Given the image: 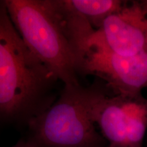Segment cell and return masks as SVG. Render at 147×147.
Masks as SVG:
<instances>
[{
  "label": "cell",
  "mask_w": 147,
  "mask_h": 147,
  "mask_svg": "<svg viewBox=\"0 0 147 147\" xmlns=\"http://www.w3.org/2000/svg\"><path fill=\"white\" fill-rule=\"evenodd\" d=\"M91 118L108 147H142L147 129V98L142 93L110 94L106 84L93 83Z\"/></svg>",
  "instance_id": "277c9868"
},
{
  "label": "cell",
  "mask_w": 147,
  "mask_h": 147,
  "mask_svg": "<svg viewBox=\"0 0 147 147\" xmlns=\"http://www.w3.org/2000/svg\"><path fill=\"white\" fill-rule=\"evenodd\" d=\"M127 1L121 0H67L73 10L87 20L97 30L107 18L121 10Z\"/></svg>",
  "instance_id": "52a82bcc"
},
{
  "label": "cell",
  "mask_w": 147,
  "mask_h": 147,
  "mask_svg": "<svg viewBox=\"0 0 147 147\" xmlns=\"http://www.w3.org/2000/svg\"><path fill=\"white\" fill-rule=\"evenodd\" d=\"M58 82L29 50L0 0V127L27 126L57 99Z\"/></svg>",
  "instance_id": "6da1fadb"
},
{
  "label": "cell",
  "mask_w": 147,
  "mask_h": 147,
  "mask_svg": "<svg viewBox=\"0 0 147 147\" xmlns=\"http://www.w3.org/2000/svg\"><path fill=\"white\" fill-rule=\"evenodd\" d=\"M33 55L64 85L78 84V59L54 0H4Z\"/></svg>",
  "instance_id": "7a4b0ae2"
},
{
  "label": "cell",
  "mask_w": 147,
  "mask_h": 147,
  "mask_svg": "<svg viewBox=\"0 0 147 147\" xmlns=\"http://www.w3.org/2000/svg\"><path fill=\"white\" fill-rule=\"evenodd\" d=\"M94 45L122 56L147 53V9L140 1H127L106 19L91 37Z\"/></svg>",
  "instance_id": "8992f818"
},
{
  "label": "cell",
  "mask_w": 147,
  "mask_h": 147,
  "mask_svg": "<svg viewBox=\"0 0 147 147\" xmlns=\"http://www.w3.org/2000/svg\"><path fill=\"white\" fill-rule=\"evenodd\" d=\"M8 147H37L33 144L32 142L27 140L26 138H21L18 140V142L14 145Z\"/></svg>",
  "instance_id": "ba28073f"
},
{
  "label": "cell",
  "mask_w": 147,
  "mask_h": 147,
  "mask_svg": "<svg viewBox=\"0 0 147 147\" xmlns=\"http://www.w3.org/2000/svg\"><path fill=\"white\" fill-rule=\"evenodd\" d=\"M78 74L96 76L114 94L141 93L147 88V53L122 56L89 45L78 63Z\"/></svg>",
  "instance_id": "5b68a950"
},
{
  "label": "cell",
  "mask_w": 147,
  "mask_h": 147,
  "mask_svg": "<svg viewBox=\"0 0 147 147\" xmlns=\"http://www.w3.org/2000/svg\"><path fill=\"white\" fill-rule=\"evenodd\" d=\"M93 84L64 85L50 107L27 124L26 139L37 147H108L90 109Z\"/></svg>",
  "instance_id": "3957f363"
},
{
  "label": "cell",
  "mask_w": 147,
  "mask_h": 147,
  "mask_svg": "<svg viewBox=\"0 0 147 147\" xmlns=\"http://www.w3.org/2000/svg\"><path fill=\"white\" fill-rule=\"evenodd\" d=\"M142 3L145 6V8L147 9V0H142Z\"/></svg>",
  "instance_id": "9c48e42d"
}]
</instances>
